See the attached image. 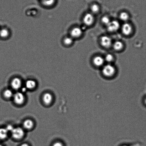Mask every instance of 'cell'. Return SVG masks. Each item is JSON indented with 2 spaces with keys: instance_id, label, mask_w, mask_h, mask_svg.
<instances>
[{
  "instance_id": "obj_2",
  "label": "cell",
  "mask_w": 146,
  "mask_h": 146,
  "mask_svg": "<svg viewBox=\"0 0 146 146\" xmlns=\"http://www.w3.org/2000/svg\"><path fill=\"white\" fill-rule=\"evenodd\" d=\"M106 27L109 32L114 33L118 31L121 27V25L118 21L113 20L111 21Z\"/></svg>"
},
{
  "instance_id": "obj_31",
  "label": "cell",
  "mask_w": 146,
  "mask_h": 146,
  "mask_svg": "<svg viewBox=\"0 0 146 146\" xmlns=\"http://www.w3.org/2000/svg\"><path fill=\"white\" fill-rule=\"evenodd\" d=\"M41 1H43V0H41Z\"/></svg>"
},
{
  "instance_id": "obj_30",
  "label": "cell",
  "mask_w": 146,
  "mask_h": 146,
  "mask_svg": "<svg viewBox=\"0 0 146 146\" xmlns=\"http://www.w3.org/2000/svg\"><path fill=\"white\" fill-rule=\"evenodd\" d=\"M128 146V145H123V146Z\"/></svg>"
},
{
  "instance_id": "obj_5",
  "label": "cell",
  "mask_w": 146,
  "mask_h": 146,
  "mask_svg": "<svg viewBox=\"0 0 146 146\" xmlns=\"http://www.w3.org/2000/svg\"><path fill=\"white\" fill-rule=\"evenodd\" d=\"M83 31L79 27H75L73 28L70 31V36L74 39L80 38L82 35Z\"/></svg>"
},
{
  "instance_id": "obj_8",
  "label": "cell",
  "mask_w": 146,
  "mask_h": 146,
  "mask_svg": "<svg viewBox=\"0 0 146 146\" xmlns=\"http://www.w3.org/2000/svg\"><path fill=\"white\" fill-rule=\"evenodd\" d=\"M104 58L100 56H97L94 58L93 63L95 66L100 67L103 66L105 62Z\"/></svg>"
},
{
  "instance_id": "obj_19",
  "label": "cell",
  "mask_w": 146,
  "mask_h": 146,
  "mask_svg": "<svg viewBox=\"0 0 146 146\" xmlns=\"http://www.w3.org/2000/svg\"><path fill=\"white\" fill-rule=\"evenodd\" d=\"M43 5L46 7H51L55 4V0H43L41 1Z\"/></svg>"
},
{
  "instance_id": "obj_9",
  "label": "cell",
  "mask_w": 146,
  "mask_h": 146,
  "mask_svg": "<svg viewBox=\"0 0 146 146\" xmlns=\"http://www.w3.org/2000/svg\"><path fill=\"white\" fill-rule=\"evenodd\" d=\"M14 99L16 103L21 105L24 103L25 98L22 93L17 92L14 94Z\"/></svg>"
},
{
  "instance_id": "obj_3",
  "label": "cell",
  "mask_w": 146,
  "mask_h": 146,
  "mask_svg": "<svg viewBox=\"0 0 146 146\" xmlns=\"http://www.w3.org/2000/svg\"><path fill=\"white\" fill-rule=\"evenodd\" d=\"M83 23L86 26L90 27L94 24L95 17L92 13H87L84 15L83 19Z\"/></svg>"
},
{
  "instance_id": "obj_24",
  "label": "cell",
  "mask_w": 146,
  "mask_h": 146,
  "mask_svg": "<svg viewBox=\"0 0 146 146\" xmlns=\"http://www.w3.org/2000/svg\"><path fill=\"white\" fill-rule=\"evenodd\" d=\"M6 128V129L7 130V131H8V132H9V131H11V132L14 129L13 128L12 126L10 125L7 126Z\"/></svg>"
},
{
  "instance_id": "obj_17",
  "label": "cell",
  "mask_w": 146,
  "mask_h": 146,
  "mask_svg": "<svg viewBox=\"0 0 146 146\" xmlns=\"http://www.w3.org/2000/svg\"><path fill=\"white\" fill-rule=\"evenodd\" d=\"M25 84L26 87L27 88L32 89L35 87L36 85V83L34 80H29L26 81Z\"/></svg>"
},
{
  "instance_id": "obj_6",
  "label": "cell",
  "mask_w": 146,
  "mask_h": 146,
  "mask_svg": "<svg viewBox=\"0 0 146 146\" xmlns=\"http://www.w3.org/2000/svg\"><path fill=\"white\" fill-rule=\"evenodd\" d=\"M121 31L123 34L125 36H129L133 31L132 25L128 22L124 23L121 27Z\"/></svg>"
},
{
  "instance_id": "obj_12",
  "label": "cell",
  "mask_w": 146,
  "mask_h": 146,
  "mask_svg": "<svg viewBox=\"0 0 146 146\" xmlns=\"http://www.w3.org/2000/svg\"><path fill=\"white\" fill-rule=\"evenodd\" d=\"M74 42V39L72 38L70 36L64 37L62 40L63 44L65 46L67 47H69L72 45Z\"/></svg>"
},
{
  "instance_id": "obj_21",
  "label": "cell",
  "mask_w": 146,
  "mask_h": 146,
  "mask_svg": "<svg viewBox=\"0 0 146 146\" xmlns=\"http://www.w3.org/2000/svg\"><path fill=\"white\" fill-rule=\"evenodd\" d=\"M111 21L109 17L107 16H104L101 19L102 22L104 25L106 26L109 24Z\"/></svg>"
},
{
  "instance_id": "obj_1",
  "label": "cell",
  "mask_w": 146,
  "mask_h": 146,
  "mask_svg": "<svg viewBox=\"0 0 146 146\" xmlns=\"http://www.w3.org/2000/svg\"><path fill=\"white\" fill-rule=\"evenodd\" d=\"M102 72L104 76L111 78L115 75L116 69L115 67L111 64H108L103 67Z\"/></svg>"
},
{
  "instance_id": "obj_15",
  "label": "cell",
  "mask_w": 146,
  "mask_h": 146,
  "mask_svg": "<svg viewBox=\"0 0 146 146\" xmlns=\"http://www.w3.org/2000/svg\"><path fill=\"white\" fill-rule=\"evenodd\" d=\"M8 131L6 128H0V140L5 139L8 136Z\"/></svg>"
},
{
  "instance_id": "obj_13",
  "label": "cell",
  "mask_w": 146,
  "mask_h": 146,
  "mask_svg": "<svg viewBox=\"0 0 146 146\" xmlns=\"http://www.w3.org/2000/svg\"><path fill=\"white\" fill-rule=\"evenodd\" d=\"M113 48L116 51H120L123 49L124 45L123 43L120 41H115L113 44Z\"/></svg>"
},
{
  "instance_id": "obj_23",
  "label": "cell",
  "mask_w": 146,
  "mask_h": 146,
  "mask_svg": "<svg viewBox=\"0 0 146 146\" xmlns=\"http://www.w3.org/2000/svg\"><path fill=\"white\" fill-rule=\"evenodd\" d=\"M4 97L6 98H11L13 95L12 91L9 89L5 90L3 94Z\"/></svg>"
},
{
  "instance_id": "obj_25",
  "label": "cell",
  "mask_w": 146,
  "mask_h": 146,
  "mask_svg": "<svg viewBox=\"0 0 146 146\" xmlns=\"http://www.w3.org/2000/svg\"><path fill=\"white\" fill-rule=\"evenodd\" d=\"M53 146H63L62 144L60 142H56L54 144Z\"/></svg>"
},
{
  "instance_id": "obj_26",
  "label": "cell",
  "mask_w": 146,
  "mask_h": 146,
  "mask_svg": "<svg viewBox=\"0 0 146 146\" xmlns=\"http://www.w3.org/2000/svg\"><path fill=\"white\" fill-rule=\"evenodd\" d=\"M27 89V88L26 87L23 88L22 90L23 92H25V91H26Z\"/></svg>"
},
{
  "instance_id": "obj_27",
  "label": "cell",
  "mask_w": 146,
  "mask_h": 146,
  "mask_svg": "<svg viewBox=\"0 0 146 146\" xmlns=\"http://www.w3.org/2000/svg\"><path fill=\"white\" fill-rule=\"evenodd\" d=\"M21 146H29L27 144L24 143L21 145Z\"/></svg>"
},
{
  "instance_id": "obj_11",
  "label": "cell",
  "mask_w": 146,
  "mask_h": 146,
  "mask_svg": "<svg viewBox=\"0 0 146 146\" xmlns=\"http://www.w3.org/2000/svg\"><path fill=\"white\" fill-rule=\"evenodd\" d=\"M11 32L8 28H3L0 29V37L3 39H6L10 37Z\"/></svg>"
},
{
  "instance_id": "obj_4",
  "label": "cell",
  "mask_w": 146,
  "mask_h": 146,
  "mask_svg": "<svg viewBox=\"0 0 146 146\" xmlns=\"http://www.w3.org/2000/svg\"><path fill=\"white\" fill-rule=\"evenodd\" d=\"M100 43L105 48H110L113 45L112 39L110 37L107 35L103 36L101 37Z\"/></svg>"
},
{
  "instance_id": "obj_18",
  "label": "cell",
  "mask_w": 146,
  "mask_h": 146,
  "mask_svg": "<svg viewBox=\"0 0 146 146\" xmlns=\"http://www.w3.org/2000/svg\"><path fill=\"white\" fill-rule=\"evenodd\" d=\"M23 125L27 129H31L34 126V123L31 120L28 119L24 121Z\"/></svg>"
},
{
  "instance_id": "obj_10",
  "label": "cell",
  "mask_w": 146,
  "mask_h": 146,
  "mask_svg": "<svg viewBox=\"0 0 146 146\" xmlns=\"http://www.w3.org/2000/svg\"><path fill=\"white\" fill-rule=\"evenodd\" d=\"M11 87L14 89H18L21 85V81L18 78H15L13 79L11 83Z\"/></svg>"
},
{
  "instance_id": "obj_14",
  "label": "cell",
  "mask_w": 146,
  "mask_h": 146,
  "mask_svg": "<svg viewBox=\"0 0 146 146\" xmlns=\"http://www.w3.org/2000/svg\"><path fill=\"white\" fill-rule=\"evenodd\" d=\"M52 97L51 94L46 93L43 96V100L44 103L47 105L51 103L52 101Z\"/></svg>"
},
{
  "instance_id": "obj_20",
  "label": "cell",
  "mask_w": 146,
  "mask_h": 146,
  "mask_svg": "<svg viewBox=\"0 0 146 146\" xmlns=\"http://www.w3.org/2000/svg\"><path fill=\"white\" fill-rule=\"evenodd\" d=\"M91 10L92 13L94 14H97L100 11V7L97 4H94L91 6Z\"/></svg>"
},
{
  "instance_id": "obj_16",
  "label": "cell",
  "mask_w": 146,
  "mask_h": 146,
  "mask_svg": "<svg viewBox=\"0 0 146 146\" xmlns=\"http://www.w3.org/2000/svg\"><path fill=\"white\" fill-rule=\"evenodd\" d=\"M119 18L121 21L124 22H127V21L129 19V16L128 13L123 11L119 15Z\"/></svg>"
},
{
  "instance_id": "obj_29",
  "label": "cell",
  "mask_w": 146,
  "mask_h": 146,
  "mask_svg": "<svg viewBox=\"0 0 146 146\" xmlns=\"http://www.w3.org/2000/svg\"><path fill=\"white\" fill-rule=\"evenodd\" d=\"M0 146H3L2 145H1V144H0Z\"/></svg>"
},
{
  "instance_id": "obj_7",
  "label": "cell",
  "mask_w": 146,
  "mask_h": 146,
  "mask_svg": "<svg viewBox=\"0 0 146 146\" xmlns=\"http://www.w3.org/2000/svg\"><path fill=\"white\" fill-rule=\"evenodd\" d=\"M13 137L15 139H20L23 137L24 135V130L21 128H14L11 131Z\"/></svg>"
},
{
  "instance_id": "obj_28",
  "label": "cell",
  "mask_w": 146,
  "mask_h": 146,
  "mask_svg": "<svg viewBox=\"0 0 146 146\" xmlns=\"http://www.w3.org/2000/svg\"><path fill=\"white\" fill-rule=\"evenodd\" d=\"M145 103L146 104V98H145Z\"/></svg>"
},
{
  "instance_id": "obj_22",
  "label": "cell",
  "mask_w": 146,
  "mask_h": 146,
  "mask_svg": "<svg viewBox=\"0 0 146 146\" xmlns=\"http://www.w3.org/2000/svg\"><path fill=\"white\" fill-rule=\"evenodd\" d=\"M105 61L110 64V63L113 62L114 60V57L112 54H108L106 55L104 58Z\"/></svg>"
}]
</instances>
